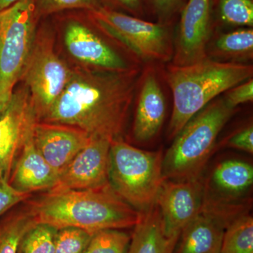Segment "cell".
I'll use <instances>...</instances> for the list:
<instances>
[{
    "mask_svg": "<svg viewBox=\"0 0 253 253\" xmlns=\"http://www.w3.org/2000/svg\"><path fill=\"white\" fill-rule=\"evenodd\" d=\"M141 69L111 73L73 69L71 79L42 122L75 126L91 139L121 138Z\"/></svg>",
    "mask_w": 253,
    "mask_h": 253,
    "instance_id": "6da1fadb",
    "label": "cell"
},
{
    "mask_svg": "<svg viewBox=\"0 0 253 253\" xmlns=\"http://www.w3.org/2000/svg\"><path fill=\"white\" fill-rule=\"evenodd\" d=\"M37 223L56 228L75 227L94 234L104 229L134 227L141 212L123 201L111 185L85 190H49L28 201Z\"/></svg>",
    "mask_w": 253,
    "mask_h": 253,
    "instance_id": "7a4b0ae2",
    "label": "cell"
},
{
    "mask_svg": "<svg viewBox=\"0 0 253 253\" xmlns=\"http://www.w3.org/2000/svg\"><path fill=\"white\" fill-rule=\"evenodd\" d=\"M161 75L172 94L173 109L167 132L168 139L172 140L195 115L218 96L253 78V67L206 58L187 66L169 63Z\"/></svg>",
    "mask_w": 253,
    "mask_h": 253,
    "instance_id": "3957f363",
    "label": "cell"
},
{
    "mask_svg": "<svg viewBox=\"0 0 253 253\" xmlns=\"http://www.w3.org/2000/svg\"><path fill=\"white\" fill-rule=\"evenodd\" d=\"M235 111L224 97H219L195 115L163 156V179L201 177L219 133Z\"/></svg>",
    "mask_w": 253,
    "mask_h": 253,
    "instance_id": "277c9868",
    "label": "cell"
},
{
    "mask_svg": "<svg viewBox=\"0 0 253 253\" xmlns=\"http://www.w3.org/2000/svg\"><path fill=\"white\" fill-rule=\"evenodd\" d=\"M161 151H145L122 138L111 141L109 183L126 204L142 212L152 207L163 181Z\"/></svg>",
    "mask_w": 253,
    "mask_h": 253,
    "instance_id": "5b68a950",
    "label": "cell"
},
{
    "mask_svg": "<svg viewBox=\"0 0 253 253\" xmlns=\"http://www.w3.org/2000/svg\"><path fill=\"white\" fill-rule=\"evenodd\" d=\"M86 12L98 29L122 44L143 65L161 66L172 61V24L150 22L104 6Z\"/></svg>",
    "mask_w": 253,
    "mask_h": 253,
    "instance_id": "8992f818",
    "label": "cell"
},
{
    "mask_svg": "<svg viewBox=\"0 0 253 253\" xmlns=\"http://www.w3.org/2000/svg\"><path fill=\"white\" fill-rule=\"evenodd\" d=\"M34 0H19L0 11V111L9 104L37 34Z\"/></svg>",
    "mask_w": 253,
    "mask_h": 253,
    "instance_id": "52a82bcc",
    "label": "cell"
},
{
    "mask_svg": "<svg viewBox=\"0 0 253 253\" xmlns=\"http://www.w3.org/2000/svg\"><path fill=\"white\" fill-rule=\"evenodd\" d=\"M71 68L59 57L50 33L37 32L31 54L21 79L29 91L37 121L49 113L72 76Z\"/></svg>",
    "mask_w": 253,
    "mask_h": 253,
    "instance_id": "ba28073f",
    "label": "cell"
},
{
    "mask_svg": "<svg viewBox=\"0 0 253 253\" xmlns=\"http://www.w3.org/2000/svg\"><path fill=\"white\" fill-rule=\"evenodd\" d=\"M253 184L252 165L237 159L222 161L204 180L203 206L234 216L249 213Z\"/></svg>",
    "mask_w": 253,
    "mask_h": 253,
    "instance_id": "9c48e42d",
    "label": "cell"
},
{
    "mask_svg": "<svg viewBox=\"0 0 253 253\" xmlns=\"http://www.w3.org/2000/svg\"><path fill=\"white\" fill-rule=\"evenodd\" d=\"M63 38L69 54L86 68L111 73L141 69V63L126 59L80 20L71 19L66 23Z\"/></svg>",
    "mask_w": 253,
    "mask_h": 253,
    "instance_id": "30bf717a",
    "label": "cell"
},
{
    "mask_svg": "<svg viewBox=\"0 0 253 253\" xmlns=\"http://www.w3.org/2000/svg\"><path fill=\"white\" fill-rule=\"evenodd\" d=\"M171 63L183 66L207 57L212 35L211 0H188L181 11Z\"/></svg>",
    "mask_w": 253,
    "mask_h": 253,
    "instance_id": "8fae6325",
    "label": "cell"
},
{
    "mask_svg": "<svg viewBox=\"0 0 253 253\" xmlns=\"http://www.w3.org/2000/svg\"><path fill=\"white\" fill-rule=\"evenodd\" d=\"M204 194V180L201 176L192 179H163L156 204L166 236H179L201 211Z\"/></svg>",
    "mask_w": 253,
    "mask_h": 253,
    "instance_id": "7c38bea8",
    "label": "cell"
},
{
    "mask_svg": "<svg viewBox=\"0 0 253 253\" xmlns=\"http://www.w3.org/2000/svg\"><path fill=\"white\" fill-rule=\"evenodd\" d=\"M158 66H143L136 86L132 135L134 140L141 144L149 142L156 137L166 118L167 104Z\"/></svg>",
    "mask_w": 253,
    "mask_h": 253,
    "instance_id": "4fadbf2b",
    "label": "cell"
},
{
    "mask_svg": "<svg viewBox=\"0 0 253 253\" xmlns=\"http://www.w3.org/2000/svg\"><path fill=\"white\" fill-rule=\"evenodd\" d=\"M111 143L91 139L60 173L57 184L50 190L92 189L109 185Z\"/></svg>",
    "mask_w": 253,
    "mask_h": 253,
    "instance_id": "5bb4252c",
    "label": "cell"
},
{
    "mask_svg": "<svg viewBox=\"0 0 253 253\" xmlns=\"http://www.w3.org/2000/svg\"><path fill=\"white\" fill-rule=\"evenodd\" d=\"M36 121V116L33 112L9 179V184L15 189L28 194L52 189L57 184L60 174L37 149L33 135V126Z\"/></svg>",
    "mask_w": 253,
    "mask_h": 253,
    "instance_id": "9a60e30c",
    "label": "cell"
},
{
    "mask_svg": "<svg viewBox=\"0 0 253 253\" xmlns=\"http://www.w3.org/2000/svg\"><path fill=\"white\" fill-rule=\"evenodd\" d=\"M34 112L26 86L14 90L9 104L0 111V178L9 181L22 145L28 121Z\"/></svg>",
    "mask_w": 253,
    "mask_h": 253,
    "instance_id": "2e32d148",
    "label": "cell"
},
{
    "mask_svg": "<svg viewBox=\"0 0 253 253\" xmlns=\"http://www.w3.org/2000/svg\"><path fill=\"white\" fill-rule=\"evenodd\" d=\"M33 135L37 149L59 174L91 140L85 131L75 126L38 121Z\"/></svg>",
    "mask_w": 253,
    "mask_h": 253,
    "instance_id": "e0dca14e",
    "label": "cell"
},
{
    "mask_svg": "<svg viewBox=\"0 0 253 253\" xmlns=\"http://www.w3.org/2000/svg\"><path fill=\"white\" fill-rule=\"evenodd\" d=\"M231 220L221 213L201 208L179 234L173 253H219L226 226Z\"/></svg>",
    "mask_w": 253,
    "mask_h": 253,
    "instance_id": "ac0fdd59",
    "label": "cell"
},
{
    "mask_svg": "<svg viewBox=\"0 0 253 253\" xmlns=\"http://www.w3.org/2000/svg\"><path fill=\"white\" fill-rule=\"evenodd\" d=\"M179 236H168L163 229L162 217L156 203L134 226L126 253H173Z\"/></svg>",
    "mask_w": 253,
    "mask_h": 253,
    "instance_id": "d6986e66",
    "label": "cell"
},
{
    "mask_svg": "<svg viewBox=\"0 0 253 253\" xmlns=\"http://www.w3.org/2000/svg\"><path fill=\"white\" fill-rule=\"evenodd\" d=\"M207 57L221 62L245 63L253 57V28L223 33L208 47ZM246 64V63H245Z\"/></svg>",
    "mask_w": 253,
    "mask_h": 253,
    "instance_id": "ffe728a7",
    "label": "cell"
},
{
    "mask_svg": "<svg viewBox=\"0 0 253 253\" xmlns=\"http://www.w3.org/2000/svg\"><path fill=\"white\" fill-rule=\"evenodd\" d=\"M36 224L26 208L3 219L0 222V253H17L23 236Z\"/></svg>",
    "mask_w": 253,
    "mask_h": 253,
    "instance_id": "44dd1931",
    "label": "cell"
},
{
    "mask_svg": "<svg viewBox=\"0 0 253 253\" xmlns=\"http://www.w3.org/2000/svg\"><path fill=\"white\" fill-rule=\"evenodd\" d=\"M219 253H253V219L249 213L226 226Z\"/></svg>",
    "mask_w": 253,
    "mask_h": 253,
    "instance_id": "7402d4cb",
    "label": "cell"
},
{
    "mask_svg": "<svg viewBox=\"0 0 253 253\" xmlns=\"http://www.w3.org/2000/svg\"><path fill=\"white\" fill-rule=\"evenodd\" d=\"M217 14L228 26L253 28V0H217Z\"/></svg>",
    "mask_w": 253,
    "mask_h": 253,
    "instance_id": "603a6c76",
    "label": "cell"
},
{
    "mask_svg": "<svg viewBox=\"0 0 253 253\" xmlns=\"http://www.w3.org/2000/svg\"><path fill=\"white\" fill-rule=\"evenodd\" d=\"M130 241L123 229H104L93 234L84 253H126Z\"/></svg>",
    "mask_w": 253,
    "mask_h": 253,
    "instance_id": "cb8c5ba5",
    "label": "cell"
},
{
    "mask_svg": "<svg viewBox=\"0 0 253 253\" xmlns=\"http://www.w3.org/2000/svg\"><path fill=\"white\" fill-rule=\"evenodd\" d=\"M57 231L53 226L38 223L23 236L17 253H54Z\"/></svg>",
    "mask_w": 253,
    "mask_h": 253,
    "instance_id": "d4e9b609",
    "label": "cell"
},
{
    "mask_svg": "<svg viewBox=\"0 0 253 253\" xmlns=\"http://www.w3.org/2000/svg\"><path fill=\"white\" fill-rule=\"evenodd\" d=\"M92 235L91 233L78 228L58 229L54 253H84Z\"/></svg>",
    "mask_w": 253,
    "mask_h": 253,
    "instance_id": "484cf974",
    "label": "cell"
},
{
    "mask_svg": "<svg viewBox=\"0 0 253 253\" xmlns=\"http://www.w3.org/2000/svg\"><path fill=\"white\" fill-rule=\"evenodd\" d=\"M34 3L39 18L66 10L90 11L103 6L100 0H34Z\"/></svg>",
    "mask_w": 253,
    "mask_h": 253,
    "instance_id": "4316f807",
    "label": "cell"
},
{
    "mask_svg": "<svg viewBox=\"0 0 253 253\" xmlns=\"http://www.w3.org/2000/svg\"><path fill=\"white\" fill-rule=\"evenodd\" d=\"M143 2L157 22L164 24H172L173 20L184 6L183 0H143Z\"/></svg>",
    "mask_w": 253,
    "mask_h": 253,
    "instance_id": "83f0119b",
    "label": "cell"
},
{
    "mask_svg": "<svg viewBox=\"0 0 253 253\" xmlns=\"http://www.w3.org/2000/svg\"><path fill=\"white\" fill-rule=\"evenodd\" d=\"M31 194L15 189L9 181L0 178V217L15 206L27 201Z\"/></svg>",
    "mask_w": 253,
    "mask_h": 253,
    "instance_id": "f1b7e54d",
    "label": "cell"
},
{
    "mask_svg": "<svg viewBox=\"0 0 253 253\" xmlns=\"http://www.w3.org/2000/svg\"><path fill=\"white\" fill-rule=\"evenodd\" d=\"M224 147L240 150L253 154V125L245 126L226 137L222 143Z\"/></svg>",
    "mask_w": 253,
    "mask_h": 253,
    "instance_id": "f546056e",
    "label": "cell"
},
{
    "mask_svg": "<svg viewBox=\"0 0 253 253\" xmlns=\"http://www.w3.org/2000/svg\"><path fill=\"white\" fill-rule=\"evenodd\" d=\"M224 99L231 107L236 109L239 105L253 100V79L248 80L231 88L224 94Z\"/></svg>",
    "mask_w": 253,
    "mask_h": 253,
    "instance_id": "4dcf8cb0",
    "label": "cell"
},
{
    "mask_svg": "<svg viewBox=\"0 0 253 253\" xmlns=\"http://www.w3.org/2000/svg\"><path fill=\"white\" fill-rule=\"evenodd\" d=\"M104 7L125 14L144 18L145 6L143 0H100Z\"/></svg>",
    "mask_w": 253,
    "mask_h": 253,
    "instance_id": "1f68e13d",
    "label": "cell"
},
{
    "mask_svg": "<svg viewBox=\"0 0 253 253\" xmlns=\"http://www.w3.org/2000/svg\"><path fill=\"white\" fill-rule=\"evenodd\" d=\"M19 0H0V11L9 7Z\"/></svg>",
    "mask_w": 253,
    "mask_h": 253,
    "instance_id": "d6a6232c",
    "label": "cell"
}]
</instances>
